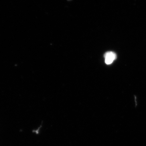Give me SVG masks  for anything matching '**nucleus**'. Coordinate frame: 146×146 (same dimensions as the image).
<instances>
[{
  "instance_id": "nucleus-1",
  "label": "nucleus",
  "mask_w": 146,
  "mask_h": 146,
  "mask_svg": "<svg viewBox=\"0 0 146 146\" xmlns=\"http://www.w3.org/2000/svg\"><path fill=\"white\" fill-rule=\"evenodd\" d=\"M105 63L106 65H111L114 61L116 59V54L112 51H108L106 52L105 56Z\"/></svg>"
}]
</instances>
